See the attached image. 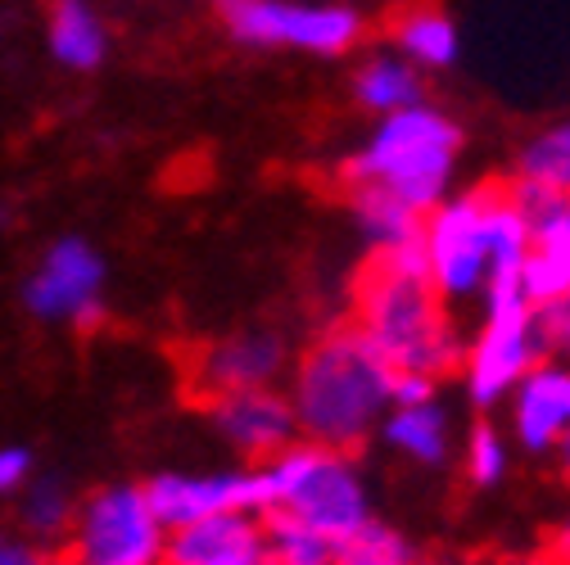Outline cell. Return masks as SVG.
<instances>
[{
	"label": "cell",
	"mask_w": 570,
	"mask_h": 565,
	"mask_svg": "<svg viewBox=\"0 0 570 565\" xmlns=\"http://www.w3.org/2000/svg\"><path fill=\"white\" fill-rule=\"evenodd\" d=\"M46 41H50V54L68 73H96L109 54V28L91 0H55Z\"/></svg>",
	"instance_id": "18"
},
{
	"label": "cell",
	"mask_w": 570,
	"mask_h": 565,
	"mask_svg": "<svg viewBox=\"0 0 570 565\" xmlns=\"http://www.w3.org/2000/svg\"><path fill=\"white\" fill-rule=\"evenodd\" d=\"M285 367H291V348L276 330H236L199 348V358L190 363V385L208 403L223 394L272 389Z\"/></svg>",
	"instance_id": "12"
},
{
	"label": "cell",
	"mask_w": 570,
	"mask_h": 565,
	"mask_svg": "<svg viewBox=\"0 0 570 565\" xmlns=\"http://www.w3.org/2000/svg\"><path fill=\"white\" fill-rule=\"evenodd\" d=\"M146 498L164 529L195 525L223 512H258L263 516V479L258 466L245 470H159L146 479Z\"/></svg>",
	"instance_id": "10"
},
{
	"label": "cell",
	"mask_w": 570,
	"mask_h": 565,
	"mask_svg": "<svg viewBox=\"0 0 570 565\" xmlns=\"http://www.w3.org/2000/svg\"><path fill=\"white\" fill-rule=\"evenodd\" d=\"M32 475H37V466H32V453L28 448H19V444L0 448V498H19L23 484Z\"/></svg>",
	"instance_id": "28"
},
{
	"label": "cell",
	"mask_w": 570,
	"mask_h": 565,
	"mask_svg": "<svg viewBox=\"0 0 570 565\" xmlns=\"http://www.w3.org/2000/svg\"><path fill=\"white\" fill-rule=\"evenodd\" d=\"M539 330H543V344H548V358L570 363V290L539 308Z\"/></svg>",
	"instance_id": "26"
},
{
	"label": "cell",
	"mask_w": 570,
	"mask_h": 565,
	"mask_svg": "<svg viewBox=\"0 0 570 565\" xmlns=\"http://www.w3.org/2000/svg\"><path fill=\"white\" fill-rule=\"evenodd\" d=\"M390 363L363 339L358 326H331L317 335L304 358L295 363L291 376V407L299 420V439L353 453L363 448L385 412L394 407L390 398Z\"/></svg>",
	"instance_id": "2"
},
{
	"label": "cell",
	"mask_w": 570,
	"mask_h": 565,
	"mask_svg": "<svg viewBox=\"0 0 570 565\" xmlns=\"http://www.w3.org/2000/svg\"><path fill=\"white\" fill-rule=\"evenodd\" d=\"M552 453H557V466H561V479H566V484H570V430H566V435H561V444H557V448H552Z\"/></svg>",
	"instance_id": "30"
},
{
	"label": "cell",
	"mask_w": 570,
	"mask_h": 565,
	"mask_svg": "<svg viewBox=\"0 0 570 565\" xmlns=\"http://www.w3.org/2000/svg\"><path fill=\"white\" fill-rule=\"evenodd\" d=\"M258 479H263V512L295 516L308 529L326 534L335 547L376 521L372 488L353 453L295 439L272 462H258Z\"/></svg>",
	"instance_id": "4"
},
{
	"label": "cell",
	"mask_w": 570,
	"mask_h": 565,
	"mask_svg": "<svg viewBox=\"0 0 570 565\" xmlns=\"http://www.w3.org/2000/svg\"><path fill=\"white\" fill-rule=\"evenodd\" d=\"M218 14L240 46L299 50L335 59L363 41V19L348 6H308V0H218Z\"/></svg>",
	"instance_id": "8"
},
{
	"label": "cell",
	"mask_w": 570,
	"mask_h": 565,
	"mask_svg": "<svg viewBox=\"0 0 570 565\" xmlns=\"http://www.w3.org/2000/svg\"><path fill=\"white\" fill-rule=\"evenodd\" d=\"M348 208H353V222H358L363 240L372 245V254H385V249H399V245H412L421 240V214L407 208L399 195H390L385 186H348Z\"/></svg>",
	"instance_id": "20"
},
{
	"label": "cell",
	"mask_w": 570,
	"mask_h": 565,
	"mask_svg": "<svg viewBox=\"0 0 570 565\" xmlns=\"http://www.w3.org/2000/svg\"><path fill=\"white\" fill-rule=\"evenodd\" d=\"M508 565H543V561H508Z\"/></svg>",
	"instance_id": "31"
},
{
	"label": "cell",
	"mask_w": 570,
	"mask_h": 565,
	"mask_svg": "<svg viewBox=\"0 0 570 565\" xmlns=\"http://www.w3.org/2000/svg\"><path fill=\"white\" fill-rule=\"evenodd\" d=\"M208 426L223 435L227 448H236L245 462H272L299 439V420L291 407V394L272 389H245L208 398Z\"/></svg>",
	"instance_id": "13"
},
{
	"label": "cell",
	"mask_w": 570,
	"mask_h": 565,
	"mask_svg": "<svg viewBox=\"0 0 570 565\" xmlns=\"http://www.w3.org/2000/svg\"><path fill=\"white\" fill-rule=\"evenodd\" d=\"M335 565H421V556H416V543L403 538L394 525L372 521L363 534L340 543Z\"/></svg>",
	"instance_id": "24"
},
{
	"label": "cell",
	"mask_w": 570,
	"mask_h": 565,
	"mask_svg": "<svg viewBox=\"0 0 570 565\" xmlns=\"http://www.w3.org/2000/svg\"><path fill=\"white\" fill-rule=\"evenodd\" d=\"M353 100H358L367 113L390 118L399 109H412L425 100V82L421 73L394 50H381L372 59H363V68L353 73Z\"/></svg>",
	"instance_id": "21"
},
{
	"label": "cell",
	"mask_w": 570,
	"mask_h": 565,
	"mask_svg": "<svg viewBox=\"0 0 570 565\" xmlns=\"http://www.w3.org/2000/svg\"><path fill=\"white\" fill-rule=\"evenodd\" d=\"M489 181L449 195L435 214L421 222V249H425V276L440 290V299L453 304H480L489 280Z\"/></svg>",
	"instance_id": "7"
},
{
	"label": "cell",
	"mask_w": 570,
	"mask_h": 565,
	"mask_svg": "<svg viewBox=\"0 0 570 565\" xmlns=\"http://www.w3.org/2000/svg\"><path fill=\"white\" fill-rule=\"evenodd\" d=\"M390 50L403 54L416 73H449L462 54V32L435 0H412L390 19Z\"/></svg>",
	"instance_id": "16"
},
{
	"label": "cell",
	"mask_w": 570,
	"mask_h": 565,
	"mask_svg": "<svg viewBox=\"0 0 570 565\" xmlns=\"http://www.w3.org/2000/svg\"><path fill=\"white\" fill-rule=\"evenodd\" d=\"M508 186H512V199L521 204L525 227H530L521 286H525L530 304L543 308L570 290V195L534 186V181H517V177Z\"/></svg>",
	"instance_id": "11"
},
{
	"label": "cell",
	"mask_w": 570,
	"mask_h": 565,
	"mask_svg": "<svg viewBox=\"0 0 570 565\" xmlns=\"http://www.w3.org/2000/svg\"><path fill=\"white\" fill-rule=\"evenodd\" d=\"M390 398H394V407L440 398V380H435V376H421V371H394V380H390Z\"/></svg>",
	"instance_id": "29"
},
{
	"label": "cell",
	"mask_w": 570,
	"mask_h": 565,
	"mask_svg": "<svg viewBox=\"0 0 570 565\" xmlns=\"http://www.w3.org/2000/svg\"><path fill=\"white\" fill-rule=\"evenodd\" d=\"M462 159V127L440 105H412L376 118L372 136L344 159V186H385L416 214H435L453 195V172Z\"/></svg>",
	"instance_id": "3"
},
{
	"label": "cell",
	"mask_w": 570,
	"mask_h": 565,
	"mask_svg": "<svg viewBox=\"0 0 570 565\" xmlns=\"http://www.w3.org/2000/svg\"><path fill=\"white\" fill-rule=\"evenodd\" d=\"M508 416H512L517 448L534 457L552 453L570 430V363L566 358L534 363L508 394Z\"/></svg>",
	"instance_id": "14"
},
{
	"label": "cell",
	"mask_w": 570,
	"mask_h": 565,
	"mask_svg": "<svg viewBox=\"0 0 570 565\" xmlns=\"http://www.w3.org/2000/svg\"><path fill=\"white\" fill-rule=\"evenodd\" d=\"M59 552L68 565H168V529L146 484H109L82 498Z\"/></svg>",
	"instance_id": "6"
},
{
	"label": "cell",
	"mask_w": 570,
	"mask_h": 565,
	"mask_svg": "<svg viewBox=\"0 0 570 565\" xmlns=\"http://www.w3.org/2000/svg\"><path fill=\"white\" fill-rule=\"evenodd\" d=\"M353 326L390 363V371H421L444 385L466 363L471 339L458 330L453 308L425 276L421 240L372 254L353 295Z\"/></svg>",
	"instance_id": "1"
},
{
	"label": "cell",
	"mask_w": 570,
	"mask_h": 565,
	"mask_svg": "<svg viewBox=\"0 0 570 565\" xmlns=\"http://www.w3.org/2000/svg\"><path fill=\"white\" fill-rule=\"evenodd\" d=\"M267 561V534L258 512H223L168 529V565H258Z\"/></svg>",
	"instance_id": "15"
},
{
	"label": "cell",
	"mask_w": 570,
	"mask_h": 565,
	"mask_svg": "<svg viewBox=\"0 0 570 565\" xmlns=\"http://www.w3.org/2000/svg\"><path fill=\"white\" fill-rule=\"evenodd\" d=\"M543 358H548V344L539 330V308L521 286V267L489 271L480 295V330L466 344V363H462L466 398L484 412L508 403L517 380Z\"/></svg>",
	"instance_id": "5"
},
{
	"label": "cell",
	"mask_w": 570,
	"mask_h": 565,
	"mask_svg": "<svg viewBox=\"0 0 570 565\" xmlns=\"http://www.w3.org/2000/svg\"><path fill=\"white\" fill-rule=\"evenodd\" d=\"M105 258L82 236H63L23 280V308L41 321L91 326L105 313Z\"/></svg>",
	"instance_id": "9"
},
{
	"label": "cell",
	"mask_w": 570,
	"mask_h": 565,
	"mask_svg": "<svg viewBox=\"0 0 570 565\" xmlns=\"http://www.w3.org/2000/svg\"><path fill=\"white\" fill-rule=\"evenodd\" d=\"M381 439L416 466H444L453 453V412L440 398L390 407L381 420Z\"/></svg>",
	"instance_id": "17"
},
{
	"label": "cell",
	"mask_w": 570,
	"mask_h": 565,
	"mask_svg": "<svg viewBox=\"0 0 570 565\" xmlns=\"http://www.w3.org/2000/svg\"><path fill=\"white\" fill-rule=\"evenodd\" d=\"M0 565H68L59 547H41L23 534H10L0 525Z\"/></svg>",
	"instance_id": "27"
},
{
	"label": "cell",
	"mask_w": 570,
	"mask_h": 565,
	"mask_svg": "<svg viewBox=\"0 0 570 565\" xmlns=\"http://www.w3.org/2000/svg\"><path fill=\"white\" fill-rule=\"evenodd\" d=\"M462 470L471 479V488H498L512 470V444L503 430H493L489 420L471 426L466 448H462Z\"/></svg>",
	"instance_id": "25"
},
{
	"label": "cell",
	"mask_w": 570,
	"mask_h": 565,
	"mask_svg": "<svg viewBox=\"0 0 570 565\" xmlns=\"http://www.w3.org/2000/svg\"><path fill=\"white\" fill-rule=\"evenodd\" d=\"M78 507H82V498L63 475H32L19 493L14 521H19L23 538H32L41 547H63L68 529L78 521Z\"/></svg>",
	"instance_id": "19"
},
{
	"label": "cell",
	"mask_w": 570,
	"mask_h": 565,
	"mask_svg": "<svg viewBox=\"0 0 570 565\" xmlns=\"http://www.w3.org/2000/svg\"><path fill=\"white\" fill-rule=\"evenodd\" d=\"M258 565H272V561H258Z\"/></svg>",
	"instance_id": "32"
},
{
	"label": "cell",
	"mask_w": 570,
	"mask_h": 565,
	"mask_svg": "<svg viewBox=\"0 0 570 565\" xmlns=\"http://www.w3.org/2000/svg\"><path fill=\"white\" fill-rule=\"evenodd\" d=\"M512 177L570 195V118H561V122H552L525 140Z\"/></svg>",
	"instance_id": "22"
},
{
	"label": "cell",
	"mask_w": 570,
	"mask_h": 565,
	"mask_svg": "<svg viewBox=\"0 0 570 565\" xmlns=\"http://www.w3.org/2000/svg\"><path fill=\"white\" fill-rule=\"evenodd\" d=\"M263 534H267V561L272 565H335V543L304 521L285 512H263Z\"/></svg>",
	"instance_id": "23"
}]
</instances>
